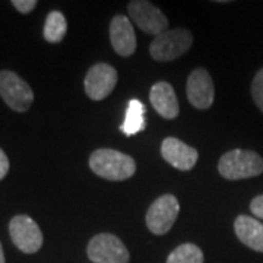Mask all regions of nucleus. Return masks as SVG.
Instances as JSON below:
<instances>
[{
  "mask_svg": "<svg viewBox=\"0 0 263 263\" xmlns=\"http://www.w3.org/2000/svg\"><path fill=\"white\" fill-rule=\"evenodd\" d=\"M86 253L94 263H129V250L123 241L113 234L101 233L91 238Z\"/></svg>",
  "mask_w": 263,
  "mask_h": 263,
  "instance_id": "39448f33",
  "label": "nucleus"
},
{
  "mask_svg": "<svg viewBox=\"0 0 263 263\" xmlns=\"http://www.w3.org/2000/svg\"><path fill=\"white\" fill-rule=\"evenodd\" d=\"M122 132L127 136L136 135L145 129V105L138 100H130L126 110V117L122 124Z\"/></svg>",
  "mask_w": 263,
  "mask_h": 263,
  "instance_id": "2eb2a0df",
  "label": "nucleus"
},
{
  "mask_svg": "<svg viewBox=\"0 0 263 263\" xmlns=\"http://www.w3.org/2000/svg\"><path fill=\"white\" fill-rule=\"evenodd\" d=\"M192 44L193 35L187 29H170L154 38L149 46V53L157 62H171L187 53Z\"/></svg>",
  "mask_w": 263,
  "mask_h": 263,
  "instance_id": "7ed1b4c3",
  "label": "nucleus"
},
{
  "mask_svg": "<svg viewBox=\"0 0 263 263\" xmlns=\"http://www.w3.org/2000/svg\"><path fill=\"white\" fill-rule=\"evenodd\" d=\"M130 19L145 32L154 37L167 31L168 19L157 6L146 0H133L127 6Z\"/></svg>",
  "mask_w": 263,
  "mask_h": 263,
  "instance_id": "6e6552de",
  "label": "nucleus"
},
{
  "mask_svg": "<svg viewBox=\"0 0 263 263\" xmlns=\"http://www.w3.org/2000/svg\"><path fill=\"white\" fill-rule=\"evenodd\" d=\"M218 171L227 180L256 177L263 173V158L253 151H228L218 162Z\"/></svg>",
  "mask_w": 263,
  "mask_h": 263,
  "instance_id": "f03ea898",
  "label": "nucleus"
},
{
  "mask_svg": "<svg viewBox=\"0 0 263 263\" xmlns=\"http://www.w3.org/2000/svg\"><path fill=\"white\" fill-rule=\"evenodd\" d=\"M162 158L174 168L189 171L196 165L199 152L193 146H189L177 138H167L161 145Z\"/></svg>",
  "mask_w": 263,
  "mask_h": 263,
  "instance_id": "9b49d317",
  "label": "nucleus"
},
{
  "mask_svg": "<svg viewBox=\"0 0 263 263\" xmlns=\"http://www.w3.org/2000/svg\"><path fill=\"white\" fill-rule=\"evenodd\" d=\"M9 234L13 245L24 253H37L43 246V233L40 227L27 215H16L10 219Z\"/></svg>",
  "mask_w": 263,
  "mask_h": 263,
  "instance_id": "0eeeda50",
  "label": "nucleus"
},
{
  "mask_svg": "<svg viewBox=\"0 0 263 263\" xmlns=\"http://www.w3.org/2000/svg\"><path fill=\"white\" fill-rule=\"evenodd\" d=\"M0 97L18 113L27 111L34 101L31 86L12 70H0Z\"/></svg>",
  "mask_w": 263,
  "mask_h": 263,
  "instance_id": "20e7f679",
  "label": "nucleus"
},
{
  "mask_svg": "<svg viewBox=\"0 0 263 263\" xmlns=\"http://www.w3.org/2000/svg\"><path fill=\"white\" fill-rule=\"evenodd\" d=\"M167 263H203V252L192 243H184L170 253Z\"/></svg>",
  "mask_w": 263,
  "mask_h": 263,
  "instance_id": "f3484780",
  "label": "nucleus"
},
{
  "mask_svg": "<svg viewBox=\"0 0 263 263\" xmlns=\"http://www.w3.org/2000/svg\"><path fill=\"white\" fill-rule=\"evenodd\" d=\"M110 40L119 56H132L136 50V35L130 19L124 15H116L110 22Z\"/></svg>",
  "mask_w": 263,
  "mask_h": 263,
  "instance_id": "f8f14e48",
  "label": "nucleus"
},
{
  "mask_svg": "<svg viewBox=\"0 0 263 263\" xmlns=\"http://www.w3.org/2000/svg\"><path fill=\"white\" fill-rule=\"evenodd\" d=\"M89 167L97 176L111 181L130 179L136 171L135 160L116 149H97L89 157Z\"/></svg>",
  "mask_w": 263,
  "mask_h": 263,
  "instance_id": "f257e3e1",
  "label": "nucleus"
},
{
  "mask_svg": "<svg viewBox=\"0 0 263 263\" xmlns=\"http://www.w3.org/2000/svg\"><path fill=\"white\" fill-rule=\"evenodd\" d=\"M66 31H67V22H66L65 15L59 10L50 12L46 18L44 38L51 44H57L65 38Z\"/></svg>",
  "mask_w": 263,
  "mask_h": 263,
  "instance_id": "dca6fc26",
  "label": "nucleus"
},
{
  "mask_svg": "<svg viewBox=\"0 0 263 263\" xmlns=\"http://www.w3.org/2000/svg\"><path fill=\"white\" fill-rule=\"evenodd\" d=\"M12 5L21 13H29V12H32V10L35 9L37 2L35 0H13Z\"/></svg>",
  "mask_w": 263,
  "mask_h": 263,
  "instance_id": "6ab92c4d",
  "label": "nucleus"
},
{
  "mask_svg": "<svg viewBox=\"0 0 263 263\" xmlns=\"http://www.w3.org/2000/svg\"><path fill=\"white\" fill-rule=\"evenodd\" d=\"M180 212L177 197L173 195H164L158 197L146 212V226L151 233L157 235L167 234L174 226Z\"/></svg>",
  "mask_w": 263,
  "mask_h": 263,
  "instance_id": "423d86ee",
  "label": "nucleus"
},
{
  "mask_svg": "<svg viewBox=\"0 0 263 263\" xmlns=\"http://www.w3.org/2000/svg\"><path fill=\"white\" fill-rule=\"evenodd\" d=\"M151 104L161 117L173 120L179 116V101L174 88L168 82H158L151 88Z\"/></svg>",
  "mask_w": 263,
  "mask_h": 263,
  "instance_id": "ddd939ff",
  "label": "nucleus"
},
{
  "mask_svg": "<svg viewBox=\"0 0 263 263\" xmlns=\"http://www.w3.org/2000/svg\"><path fill=\"white\" fill-rule=\"evenodd\" d=\"M117 79L119 75L113 66L97 63L85 76V92L91 100L101 101L113 92L117 85Z\"/></svg>",
  "mask_w": 263,
  "mask_h": 263,
  "instance_id": "1a4fd4ad",
  "label": "nucleus"
},
{
  "mask_svg": "<svg viewBox=\"0 0 263 263\" xmlns=\"http://www.w3.org/2000/svg\"><path fill=\"white\" fill-rule=\"evenodd\" d=\"M250 211L254 216H259L263 219V195L260 196H256L250 202Z\"/></svg>",
  "mask_w": 263,
  "mask_h": 263,
  "instance_id": "aec40b11",
  "label": "nucleus"
},
{
  "mask_svg": "<svg viewBox=\"0 0 263 263\" xmlns=\"http://www.w3.org/2000/svg\"><path fill=\"white\" fill-rule=\"evenodd\" d=\"M8 171H9V158L3 151L0 149V180L5 179Z\"/></svg>",
  "mask_w": 263,
  "mask_h": 263,
  "instance_id": "412c9836",
  "label": "nucleus"
},
{
  "mask_svg": "<svg viewBox=\"0 0 263 263\" xmlns=\"http://www.w3.org/2000/svg\"><path fill=\"white\" fill-rule=\"evenodd\" d=\"M214 82L206 69H195L187 79V98L193 107L206 110L214 103Z\"/></svg>",
  "mask_w": 263,
  "mask_h": 263,
  "instance_id": "9d476101",
  "label": "nucleus"
},
{
  "mask_svg": "<svg viewBox=\"0 0 263 263\" xmlns=\"http://www.w3.org/2000/svg\"><path fill=\"white\" fill-rule=\"evenodd\" d=\"M252 95H253L256 105L263 113V69H260L254 76L253 82H252Z\"/></svg>",
  "mask_w": 263,
  "mask_h": 263,
  "instance_id": "a211bd4d",
  "label": "nucleus"
},
{
  "mask_svg": "<svg viewBox=\"0 0 263 263\" xmlns=\"http://www.w3.org/2000/svg\"><path fill=\"white\" fill-rule=\"evenodd\" d=\"M234 231L238 240L254 252L263 253V224L252 216L240 215L235 218Z\"/></svg>",
  "mask_w": 263,
  "mask_h": 263,
  "instance_id": "4468645a",
  "label": "nucleus"
},
{
  "mask_svg": "<svg viewBox=\"0 0 263 263\" xmlns=\"http://www.w3.org/2000/svg\"><path fill=\"white\" fill-rule=\"evenodd\" d=\"M0 263H5V253H3V247L0 243Z\"/></svg>",
  "mask_w": 263,
  "mask_h": 263,
  "instance_id": "4be33fe9",
  "label": "nucleus"
}]
</instances>
